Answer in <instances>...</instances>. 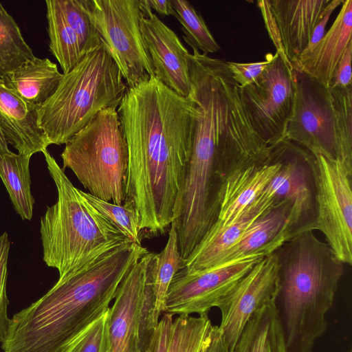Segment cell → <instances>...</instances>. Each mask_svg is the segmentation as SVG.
<instances>
[{
    "label": "cell",
    "instance_id": "cell-25",
    "mask_svg": "<svg viewBox=\"0 0 352 352\" xmlns=\"http://www.w3.org/2000/svg\"><path fill=\"white\" fill-rule=\"evenodd\" d=\"M30 157L11 151L0 155V178L16 212L23 220L32 219L34 204L30 188Z\"/></svg>",
    "mask_w": 352,
    "mask_h": 352
},
{
    "label": "cell",
    "instance_id": "cell-26",
    "mask_svg": "<svg viewBox=\"0 0 352 352\" xmlns=\"http://www.w3.org/2000/svg\"><path fill=\"white\" fill-rule=\"evenodd\" d=\"M45 4L49 50L63 74H66L83 58L78 39L66 21L58 1L47 0Z\"/></svg>",
    "mask_w": 352,
    "mask_h": 352
},
{
    "label": "cell",
    "instance_id": "cell-17",
    "mask_svg": "<svg viewBox=\"0 0 352 352\" xmlns=\"http://www.w3.org/2000/svg\"><path fill=\"white\" fill-rule=\"evenodd\" d=\"M272 153L271 162L234 170L226 177L218 195L217 217L210 229L224 228L234 223L259 195L282 165L273 146Z\"/></svg>",
    "mask_w": 352,
    "mask_h": 352
},
{
    "label": "cell",
    "instance_id": "cell-8",
    "mask_svg": "<svg viewBox=\"0 0 352 352\" xmlns=\"http://www.w3.org/2000/svg\"><path fill=\"white\" fill-rule=\"evenodd\" d=\"M314 181L316 218L319 230L335 256L352 264L351 177L338 159L314 155L311 163Z\"/></svg>",
    "mask_w": 352,
    "mask_h": 352
},
{
    "label": "cell",
    "instance_id": "cell-9",
    "mask_svg": "<svg viewBox=\"0 0 352 352\" xmlns=\"http://www.w3.org/2000/svg\"><path fill=\"white\" fill-rule=\"evenodd\" d=\"M240 89L256 133L269 146L284 140L296 91V72L285 54L276 51L262 75L252 84Z\"/></svg>",
    "mask_w": 352,
    "mask_h": 352
},
{
    "label": "cell",
    "instance_id": "cell-34",
    "mask_svg": "<svg viewBox=\"0 0 352 352\" xmlns=\"http://www.w3.org/2000/svg\"><path fill=\"white\" fill-rule=\"evenodd\" d=\"M10 247L7 232L0 235V342L1 343L7 334L10 318L7 308L8 299L6 292L8 277V258Z\"/></svg>",
    "mask_w": 352,
    "mask_h": 352
},
{
    "label": "cell",
    "instance_id": "cell-11",
    "mask_svg": "<svg viewBox=\"0 0 352 352\" xmlns=\"http://www.w3.org/2000/svg\"><path fill=\"white\" fill-rule=\"evenodd\" d=\"M285 140L302 146L314 155L336 159L338 126L331 91L302 72H296L294 109Z\"/></svg>",
    "mask_w": 352,
    "mask_h": 352
},
{
    "label": "cell",
    "instance_id": "cell-42",
    "mask_svg": "<svg viewBox=\"0 0 352 352\" xmlns=\"http://www.w3.org/2000/svg\"><path fill=\"white\" fill-rule=\"evenodd\" d=\"M349 352H351V351H349Z\"/></svg>",
    "mask_w": 352,
    "mask_h": 352
},
{
    "label": "cell",
    "instance_id": "cell-41",
    "mask_svg": "<svg viewBox=\"0 0 352 352\" xmlns=\"http://www.w3.org/2000/svg\"><path fill=\"white\" fill-rule=\"evenodd\" d=\"M5 352H9V351H5Z\"/></svg>",
    "mask_w": 352,
    "mask_h": 352
},
{
    "label": "cell",
    "instance_id": "cell-16",
    "mask_svg": "<svg viewBox=\"0 0 352 352\" xmlns=\"http://www.w3.org/2000/svg\"><path fill=\"white\" fill-rule=\"evenodd\" d=\"M269 6L282 50L292 65L308 45L331 0H270Z\"/></svg>",
    "mask_w": 352,
    "mask_h": 352
},
{
    "label": "cell",
    "instance_id": "cell-32",
    "mask_svg": "<svg viewBox=\"0 0 352 352\" xmlns=\"http://www.w3.org/2000/svg\"><path fill=\"white\" fill-rule=\"evenodd\" d=\"M108 311L89 326L65 352H108Z\"/></svg>",
    "mask_w": 352,
    "mask_h": 352
},
{
    "label": "cell",
    "instance_id": "cell-3",
    "mask_svg": "<svg viewBox=\"0 0 352 352\" xmlns=\"http://www.w3.org/2000/svg\"><path fill=\"white\" fill-rule=\"evenodd\" d=\"M309 230L285 242L274 253L279 265L276 305L287 352H312L326 331L344 263L327 243Z\"/></svg>",
    "mask_w": 352,
    "mask_h": 352
},
{
    "label": "cell",
    "instance_id": "cell-15",
    "mask_svg": "<svg viewBox=\"0 0 352 352\" xmlns=\"http://www.w3.org/2000/svg\"><path fill=\"white\" fill-rule=\"evenodd\" d=\"M140 30L155 76L179 96L188 97L191 82L187 56L190 53L177 35L153 13L141 19Z\"/></svg>",
    "mask_w": 352,
    "mask_h": 352
},
{
    "label": "cell",
    "instance_id": "cell-40",
    "mask_svg": "<svg viewBox=\"0 0 352 352\" xmlns=\"http://www.w3.org/2000/svg\"><path fill=\"white\" fill-rule=\"evenodd\" d=\"M10 151L8 149V143L6 142L1 130H0V155L9 153Z\"/></svg>",
    "mask_w": 352,
    "mask_h": 352
},
{
    "label": "cell",
    "instance_id": "cell-18",
    "mask_svg": "<svg viewBox=\"0 0 352 352\" xmlns=\"http://www.w3.org/2000/svg\"><path fill=\"white\" fill-rule=\"evenodd\" d=\"M352 42V0H346L330 29L309 50L304 52L292 65L329 87L337 65Z\"/></svg>",
    "mask_w": 352,
    "mask_h": 352
},
{
    "label": "cell",
    "instance_id": "cell-7",
    "mask_svg": "<svg viewBox=\"0 0 352 352\" xmlns=\"http://www.w3.org/2000/svg\"><path fill=\"white\" fill-rule=\"evenodd\" d=\"M91 15L127 88L155 76L140 30L144 16L140 0H91Z\"/></svg>",
    "mask_w": 352,
    "mask_h": 352
},
{
    "label": "cell",
    "instance_id": "cell-12",
    "mask_svg": "<svg viewBox=\"0 0 352 352\" xmlns=\"http://www.w3.org/2000/svg\"><path fill=\"white\" fill-rule=\"evenodd\" d=\"M278 270L274 252L263 257L217 302L221 314L218 327L232 351L254 314L276 302L280 287Z\"/></svg>",
    "mask_w": 352,
    "mask_h": 352
},
{
    "label": "cell",
    "instance_id": "cell-23",
    "mask_svg": "<svg viewBox=\"0 0 352 352\" xmlns=\"http://www.w3.org/2000/svg\"><path fill=\"white\" fill-rule=\"evenodd\" d=\"M62 76L56 63L35 57L1 80L22 100L38 107L54 93Z\"/></svg>",
    "mask_w": 352,
    "mask_h": 352
},
{
    "label": "cell",
    "instance_id": "cell-14",
    "mask_svg": "<svg viewBox=\"0 0 352 352\" xmlns=\"http://www.w3.org/2000/svg\"><path fill=\"white\" fill-rule=\"evenodd\" d=\"M153 254L148 251L135 262L118 287L108 311V352H140L145 284Z\"/></svg>",
    "mask_w": 352,
    "mask_h": 352
},
{
    "label": "cell",
    "instance_id": "cell-24",
    "mask_svg": "<svg viewBox=\"0 0 352 352\" xmlns=\"http://www.w3.org/2000/svg\"><path fill=\"white\" fill-rule=\"evenodd\" d=\"M233 352H287L275 302L254 314L245 326Z\"/></svg>",
    "mask_w": 352,
    "mask_h": 352
},
{
    "label": "cell",
    "instance_id": "cell-13",
    "mask_svg": "<svg viewBox=\"0 0 352 352\" xmlns=\"http://www.w3.org/2000/svg\"><path fill=\"white\" fill-rule=\"evenodd\" d=\"M264 256L252 254L202 271L180 270L168 288L164 312L206 314Z\"/></svg>",
    "mask_w": 352,
    "mask_h": 352
},
{
    "label": "cell",
    "instance_id": "cell-21",
    "mask_svg": "<svg viewBox=\"0 0 352 352\" xmlns=\"http://www.w3.org/2000/svg\"><path fill=\"white\" fill-rule=\"evenodd\" d=\"M0 130L18 153L31 156L51 145L38 123L37 107L13 94L0 79Z\"/></svg>",
    "mask_w": 352,
    "mask_h": 352
},
{
    "label": "cell",
    "instance_id": "cell-1",
    "mask_svg": "<svg viewBox=\"0 0 352 352\" xmlns=\"http://www.w3.org/2000/svg\"><path fill=\"white\" fill-rule=\"evenodd\" d=\"M117 111L128 148L123 204L136 211L142 238L164 234L182 195L196 104L153 76L126 88Z\"/></svg>",
    "mask_w": 352,
    "mask_h": 352
},
{
    "label": "cell",
    "instance_id": "cell-28",
    "mask_svg": "<svg viewBox=\"0 0 352 352\" xmlns=\"http://www.w3.org/2000/svg\"><path fill=\"white\" fill-rule=\"evenodd\" d=\"M180 22L183 38L192 50H201L208 55L220 50V46L209 30L204 20L190 2L186 0H170Z\"/></svg>",
    "mask_w": 352,
    "mask_h": 352
},
{
    "label": "cell",
    "instance_id": "cell-35",
    "mask_svg": "<svg viewBox=\"0 0 352 352\" xmlns=\"http://www.w3.org/2000/svg\"><path fill=\"white\" fill-rule=\"evenodd\" d=\"M274 54H267L265 60L252 63H240L226 61L228 67L234 81L243 87L254 82L269 66L273 59Z\"/></svg>",
    "mask_w": 352,
    "mask_h": 352
},
{
    "label": "cell",
    "instance_id": "cell-33",
    "mask_svg": "<svg viewBox=\"0 0 352 352\" xmlns=\"http://www.w3.org/2000/svg\"><path fill=\"white\" fill-rule=\"evenodd\" d=\"M173 316L164 314L155 327L140 336V352H169Z\"/></svg>",
    "mask_w": 352,
    "mask_h": 352
},
{
    "label": "cell",
    "instance_id": "cell-5",
    "mask_svg": "<svg viewBox=\"0 0 352 352\" xmlns=\"http://www.w3.org/2000/svg\"><path fill=\"white\" fill-rule=\"evenodd\" d=\"M126 88L118 65L102 45L63 74L54 93L37 107L38 126L50 144H66L100 111L118 109Z\"/></svg>",
    "mask_w": 352,
    "mask_h": 352
},
{
    "label": "cell",
    "instance_id": "cell-38",
    "mask_svg": "<svg viewBox=\"0 0 352 352\" xmlns=\"http://www.w3.org/2000/svg\"><path fill=\"white\" fill-rule=\"evenodd\" d=\"M344 1L342 0H332L331 1L325 14L315 27L309 43L303 52L311 50L324 36L325 34V28L330 19V16H331L334 10L341 3H343Z\"/></svg>",
    "mask_w": 352,
    "mask_h": 352
},
{
    "label": "cell",
    "instance_id": "cell-2",
    "mask_svg": "<svg viewBox=\"0 0 352 352\" xmlns=\"http://www.w3.org/2000/svg\"><path fill=\"white\" fill-rule=\"evenodd\" d=\"M148 250L130 242L62 280L15 314L1 348L9 352H65L105 314L133 265Z\"/></svg>",
    "mask_w": 352,
    "mask_h": 352
},
{
    "label": "cell",
    "instance_id": "cell-6",
    "mask_svg": "<svg viewBox=\"0 0 352 352\" xmlns=\"http://www.w3.org/2000/svg\"><path fill=\"white\" fill-rule=\"evenodd\" d=\"M63 169H71L89 193L122 205L128 168V148L117 109L100 111L66 144Z\"/></svg>",
    "mask_w": 352,
    "mask_h": 352
},
{
    "label": "cell",
    "instance_id": "cell-37",
    "mask_svg": "<svg viewBox=\"0 0 352 352\" xmlns=\"http://www.w3.org/2000/svg\"><path fill=\"white\" fill-rule=\"evenodd\" d=\"M201 352H233L225 342L218 326L211 324L204 339Z\"/></svg>",
    "mask_w": 352,
    "mask_h": 352
},
{
    "label": "cell",
    "instance_id": "cell-10",
    "mask_svg": "<svg viewBox=\"0 0 352 352\" xmlns=\"http://www.w3.org/2000/svg\"><path fill=\"white\" fill-rule=\"evenodd\" d=\"M273 146L282 165L262 193L276 201L285 200L290 204L285 228L288 241L305 231L314 230L316 208L311 163L314 155L287 140Z\"/></svg>",
    "mask_w": 352,
    "mask_h": 352
},
{
    "label": "cell",
    "instance_id": "cell-20",
    "mask_svg": "<svg viewBox=\"0 0 352 352\" xmlns=\"http://www.w3.org/2000/svg\"><path fill=\"white\" fill-rule=\"evenodd\" d=\"M184 266L173 223L164 249L154 253L149 264L142 311L140 336L155 327L164 312L167 292L175 275Z\"/></svg>",
    "mask_w": 352,
    "mask_h": 352
},
{
    "label": "cell",
    "instance_id": "cell-4",
    "mask_svg": "<svg viewBox=\"0 0 352 352\" xmlns=\"http://www.w3.org/2000/svg\"><path fill=\"white\" fill-rule=\"evenodd\" d=\"M43 153L58 193L40 221L43 258L62 280L132 241L88 202L47 149Z\"/></svg>",
    "mask_w": 352,
    "mask_h": 352
},
{
    "label": "cell",
    "instance_id": "cell-19",
    "mask_svg": "<svg viewBox=\"0 0 352 352\" xmlns=\"http://www.w3.org/2000/svg\"><path fill=\"white\" fill-rule=\"evenodd\" d=\"M277 202L261 192L234 223L224 228L210 229L184 261L182 270L186 273H193L214 267L222 255L241 239L253 223Z\"/></svg>",
    "mask_w": 352,
    "mask_h": 352
},
{
    "label": "cell",
    "instance_id": "cell-22",
    "mask_svg": "<svg viewBox=\"0 0 352 352\" xmlns=\"http://www.w3.org/2000/svg\"><path fill=\"white\" fill-rule=\"evenodd\" d=\"M290 209L291 205L288 201H278L253 223L241 239L222 255L214 266L249 255L261 254L265 256L274 252L287 241L285 228Z\"/></svg>",
    "mask_w": 352,
    "mask_h": 352
},
{
    "label": "cell",
    "instance_id": "cell-31",
    "mask_svg": "<svg viewBox=\"0 0 352 352\" xmlns=\"http://www.w3.org/2000/svg\"><path fill=\"white\" fill-rule=\"evenodd\" d=\"M82 195L109 222L132 242L142 245V232L136 211L129 206L98 199L80 190Z\"/></svg>",
    "mask_w": 352,
    "mask_h": 352
},
{
    "label": "cell",
    "instance_id": "cell-27",
    "mask_svg": "<svg viewBox=\"0 0 352 352\" xmlns=\"http://www.w3.org/2000/svg\"><path fill=\"white\" fill-rule=\"evenodd\" d=\"M35 57L16 22L0 2V79Z\"/></svg>",
    "mask_w": 352,
    "mask_h": 352
},
{
    "label": "cell",
    "instance_id": "cell-29",
    "mask_svg": "<svg viewBox=\"0 0 352 352\" xmlns=\"http://www.w3.org/2000/svg\"><path fill=\"white\" fill-rule=\"evenodd\" d=\"M66 21L75 32L84 57L102 43L91 15V0H57Z\"/></svg>",
    "mask_w": 352,
    "mask_h": 352
},
{
    "label": "cell",
    "instance_id": "cell-36",
    "mask_svg": "<svg viewBox=\"0 0 352 352\" xmlns=\"http://www.w3.org/2000/svg\"><path fill=\"white\" fill-rule=\"evenodd\" d=\"M351 58L352 42L349 44L340 58L329 88H345L352 86Z\"/></svg>",
    "mask_w": 352,
    "mask_h": 352
},
{
    "label": "cell",
    "instance_id": "cell-39",
    "mask_svg": "<svg viewBox=\"0 0 352 352\" xmlns=\"http://www.w3.org/2000/svg\"><path fill=\"white\" fill-rule=\"evenodd\" d=\"M147 2L149 7L160 14L174 16L176 15L170 0H147Z\"/></svg>",
    "mask_w": 352,
    "mask_h": 352
},
{
    "label": "cell",
    "instance_id": "cell-30",
    "mask_svg": "<svg viewBox=\"0 0 352 352\" xmlns=\"http://www.w3.org/2000/svg\"><path fill=\"white\" fill-rule=\"evenodd\" d=\"M338 126L336 159L352 174V86L329 88Z\"/></svg>",
    "mask_w": 352,
    "mask_h": 352
}]
</instances>
